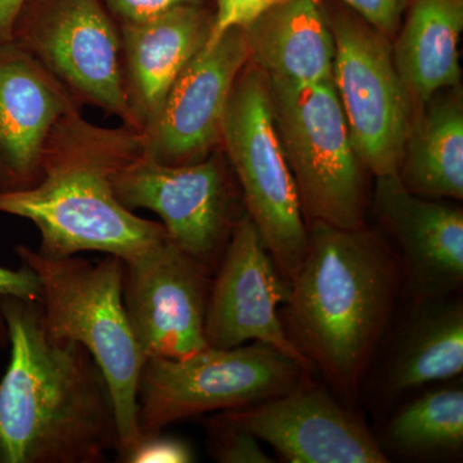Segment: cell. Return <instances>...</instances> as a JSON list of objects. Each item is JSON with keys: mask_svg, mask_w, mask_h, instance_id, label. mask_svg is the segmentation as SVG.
Returning a JSON list of instances; mask_svg holds the SVG:
<instances>
[{"mask_svg": "<svg viewBox=\"0 0 463 463\" xmlns=\"http://www.w3.org/2000/svg\"><path fill=\"white\" fill-rule=\"evenodd\" d=\"M11 359L0 381V463H99L118 453L105 374L78 343L52 341L36 301L5 297Z\"/></svg>", "mask_w": 463, "mask_h": 463, "instance_id": "cell-1", "label": "cell"}, {"mask_svg": "<svg viewBox=\"0 0 463 463\" xmlns=\"http://www.w3.org/2000/svg\"><path fill=\"white\" fill-rule=\"evenodd\" d=\"M403 281L402 259L365 225L307 224V254L289 279L283 325L347 401L358 395Z\"/></svg>", "mask_w": 463, "mask_h": 463, "instance_id": "cell-2", "label": "cell"}, {"mask_svg": "<svg viewBox=\"0 0 463 463\" xmlns=\"http://www.w3.org/2000/svg\"><path fill=\"white\" fill-rule=\"evenodd\" d=\"M146 149L133 128H103L85 120L80 109L63 115L45 142L38 181L0 190V214L36 225L38 251L51 258L100 251L128 260L167 237L156 222L133 214L116 197L112 176Z\"/></svg>", "mask_w": 463, "mask_h": 463, "instance_id": "cell-3", "label": "cell"}, {"mask_svg": "<svg viewBox=\"0 0 463 463\" xmlns=\"http://www.w3.org/2000/svg\"><path fill=\"white\" fill-rule=\"evenodd\" d=\"M17 257L41 283L43 327L52 341L83 345L99 365L114 398L120 449L127 458L143 435L138 428L139 376L146 356L123 303L124 260L51 258L20 245Z\"/></svg>", "mask_w": 463, "mask_h": 463, "instance_id": "cell-4", "label": "cell"}, {"mask_svg": "<svg viewBox=\"0 0 463 463\" xmlns=\"http://www.w3.org/2000/svg\"><path fill=\"white\" fill-rule=\"evenodd\" d=\"M221 143L239 179L246 214L288 283L307 254V224L274 123L269 81L252 63L232 88Z\"/></svg>", "mask_w": 463, "mask_h": 463, "instance_id": "cell-5", "label": "cell"}, {"mask_svg": "<svg viewBox=\"0 0 463 463\" xmlns=\"http://www.w3.org/2000/svg\"><path fill=\"white\" fill-rule=\"evenodd\" d=\"M268 81L274 123L307 224L364 227V166L353 146L334 81Z\"/></svg>", "mask_w": 463, "mask_h": 463, "instance_id": "cell-6", "label": "cell"}, {"mask_svg": "<svg viewBox=\"0 0 463 463\" xmlns=\"http://www.w3.org/2000/svg\"><path fill=\"white\" fill-rule=\"evenodd\" d=\"M310 370L261 343L207 346L184 358H147L139 376L138 428L145 435L215 411H233L286 394Z\"/></svg>", "mask_w": 463, "mask_h": 463, "instance_id": "cell-7", "label": "cell"}, {"mask_svg": "<svg viewBox=\"0 0 463 463\" xmlns=\"http://www.w3.org/2000/svg\"><path fill=\"white\" fill-rule=\"evenodd\" d=\"M335 41L332 81L362 165L379 176L398 174L412 102L388 36L352 9L326 2Z\"/></svg>", "mask_w": 463, "mask_h": 463, "instance_id": "cell-8", "label": "cell"}, {"mask_svg": "<svg viewBox=\"0 0 463 463\" xmlns=\"http://www.w3.org/2000/svg\"><path fill=\"white\" fill-rule=\"evenodd\" d=\"M12 43L79 105L105 109L136 129L125 93L120 29L102 0H27Z\"/></svg>", "mask_w": 463, "mask_h": 463, "instance_id": "cell-9", "label": "cell"}, {"mask_svg": "<svg viewBox=\"0 0 463 463\" xmlns=\"http://www.w3.org/2000/svg\"><path fill=\"white\" fill-rule=\"evenodd\" d=\"M112 185L127 209L156 213L174 245L215 273L240 219L230 176L218 155L187 165H166L143 151L118 167Z\"/></svg>", "mask_w": 463, "mask_h": 463, "instance_id": "cell-10", "label": "cell"}, {"mask_svg": "<svg viewBox=\"0 0 463 463\" xmlns=\"http://www.w3.org/2000/svg\"><path fill=\"white\" fill-rule=\"evenodd\" d=\"M210 276L169 237L124 260L125 312L146 358H184L209 346Z\"/></svg>", "mask_w": 463, "mask_h": 463, "instance_id": "cell-11", "label": "cell"}, {"mask_svg": "<svg viewBox=\"0 0 463 463\" xmlns=\"http://www.w3.org/2000/svg\"><path fill=\"white\" fill-rule=\"evenodd\" d=\"M215 273L207 300V345L230 349L250 341L261 343L312 371L279 315V307L288 301V283L248 214L234 225Z\"/></svg>", "mask_w": 463, "mask_h": 463, "instance_id": "cell-12", "label": "cell"}, {"mask_svg": "<svg viewBox=\"0 0 463 463\" xmlns=\"http://www.w3.org/2000/svg\"><path fill=\"white\" fill-rule=\"evenodd\" d=\"M289 463H385V450L367 426L310 376L279 397L225 411Z\"/></svg>", "mask_w": 463, "mask_h": 463, "instance_id": "cell-13", "label": "cell"}, {"mask_svg": "<svg viewBox=\"0 0 463 463\" xmlns=\"http://www.w3.org/2000/svg\"><path fill=\"white\" fill-rule=\"evenodd\" d=\"M249 62L241 27L203 47L167 93L145 154L166 165L199 163L221 143L222 123L232 88Z\"/></svg>", "mask_w": 463, "mask_h": 463, "instance_id": "cell-14", "label": "cell"}, {"mask_svg": "<svg viewBox=\"0 0 463 463\" xmlns=\"http://www.w3.org/2000/svg\"><path fill=\"white\" fill-rule=\"evenodd\" d=\"M373 206L394 234L414 303L450 297L463 283V212L419 196L394 175L379 176Z\"/></svg>", "mask_w": 463, "mask_h": 463, "instance_id": "cell-15", "label": "cell"}, {"mask_svg": "<svg viewBox=\"0 0 463 463\" xmlns=\"http://www.w3.org/2000/svg\"><path fill=\"white\" fill-rule=\"evenodd\" d=\"M80 109L60 81L14 43L0 47L2 190L38 181L45 142L57 121Z\"/></svg>", "mask_w": 463, "mask_h": 463, "instance_id": "cell-16", "label": "cell"}, {"mask_svg": "<svg viewBox=\"0 0 463 463\" xmlns=\"http://www.w3.org/2000/svg\"><path fill=\"white\" fill-rule=\"evenodd\" d=\"M212 24L213 5H197L118 25L125 93L138 132H152L174 81L205 47Z\"/></svg>", "mask_w": 463, "mask_h": 463, "instance_id": "cell-17", "label": "cell"}, {"mask_svg": "<svg viewBox=\"0 0 463 463\" xmlns=\"http://www.w3.org/2000/svg\"><path fill=\"white\" fill-rule=\"evenodd\" d=\"M249 62L269 80L332 79L335 41L325 0H286L243 29Z\"/></svg>", "mask_w": 463, "mask_h": 463, "instance_id": "cell-18", "label": "cell"}, {"mask_svg": "<svg viewBox=\"0 0 463 463\" xmlns=\"http://www.w3.org/2000/svg\"><path fill=\"white\" fill-rule=\"evenodd\" d=\"M463 0H411L392 57L414 111L438 91L459 87Z\"/></svg>", "mask_w": 463, "mask_h": 463, "instance_id": "cell-19", "label": "cell"}, {"mask_svg": "<svg viewBox=\"0 0 463 463\" xmlns=\"http://www.w3.org/2000/svg\"><path fill=\"white\" fill-rule=\"evenodd\" d=\"M398 176L408 191L419 196L463 199V102L459 87L438 91L414 111Z\"/></svg>", "mask_w": 463, "mask_h": 463, "instance_id": "cell-20", "label": "cell"}, {"mask_svg": "<svg viewBox=\"0 0 463 463\" xmlns=\"http://www.w3.org/2000/svg\"><path fill=\"white\" fill-rule=\"evenodd\" d=\"M463 373V306L450 297L414 303L385 373V390L410 392Z\"/></svg>", "mask_w": 463, "mask_h": 463, "instance_id": "cell-21", "label": "cell"}, {"mask_svg": "<svg viewBox=\"0 0 463 463\" xmlns=\"http://www.w3.org/2000/svg\"><path fill=\"white\" fill-rule=\"evenodd\" d=\"M386 446L407 458L458 455L463 448V390H430L405 404L385 428Z\"/></svg>", "mask_w": 463, "mask_h": 463, "instance_id": "cell-22", "label": "cell"}, {"mask_svg": "<svg viewBox=\"0 0 463 463\" xmlns=\"http://www.w3.org/2000/svg\"><path fill=\"white\" fill-rule=\"evenodd\" d=\"M209 452L222 463H272L260 440L225 420L222 414L205 421Z\"/></svg>", "mask_w": 463, "mask_h": 463, "instance_id": "cell-23", "label": "cell"}, {"mask_svg": "<svg viewBox=\"0 0 463 463\" xmlns=\"http://www.w3.org/2000/svg\"><path fill=\"white\" fill-rule=\"evenodd\" d=\"M286 0H213L212 32L205 47L215 44L225 33L245 29Z\"/></svg>", "mask_w": 463, "mask_h": 463, "instance_id": "cell-24", "label": "cell"}, {"mask_svg": "<svg viewBox=\"0 0 463 463\" xmlns=\"http://www.w3.org/2000/svg\"><path fill=\"white\" fill-rule=\"evenodd\" d=\"M389 39L397 35L411 0H336Z\"/></svg>", "mask_w": 463, "mask_h": 463, "instance_id": "cell-25", "label": "cell"}, {"mask_svg": "<svg viewBox=\"0 0 463 463\" xmlns=\"http://www.w3.org/2000/svg\"><path fill=\"white\" fill-rule=\"evenodd\" d=\"M118 25L142 23L183 5H213V0H102Z\"/></svg>", "mask_w": 463, "mask_h": 463, "instance_id": "cell-26", "label": "cell"}, {"mask_svg": "<svg viewBox=\"0 0 463 463\" xmlns=\"http://www.w3.org/2000/svg\"><path fill=\"white\" fill-rule=\"evenodd\" d=\"M125 461L187 463L194 461V453L184 441L175 438L161 437L160 432H157L145 435Z\"/></svg>", "mask_w": 463, "mask_h": 463, "instance_id": "cell-27", "label": "cell"}, {"mask_svg": "<svg viewBox=\"0 0 463 463\" xmlns=\"http://www.w3.org/2000/svg\"><path fill=\"white\" fill-rule=\"evenodd\" d=\"M5 297L25 298V300H41V283L30 268L23 264L17 270L8 269L0 265V347L8 344L7 326L2 315V300Z\"/></svg>", "mask_w": 463, "mask_h": 463, "instance_id": "cell-28", "label": "cell"}, {"mask_svg": "<svg viewBox=\"0 0 463 463\" xmlns=\"http://www.w3.org/2000/svg\"><path fill=\"white\" fill-rule=\"evenodd\" d=\"M27 0H0V47L12 42L14 24Z\"/></svg>", "mask_w": 463, "mask_h": 463, "instance_id": "cell-29", "label": "cell"}, {"mask_svg": "<svg viewBox=\"0 0 463 463\" xmlns=\"http://www.w3.org/2000/svg\"><path fill=\"white\" fill-rule=\"evenodd\" d=\"M3 184H5V170H3L2 163H0V190H2Z\"/></svg>", "mask_w": 463, "mask_h": 463, "instance_id": "cell-30", "label": "cell"}]
</instances>
